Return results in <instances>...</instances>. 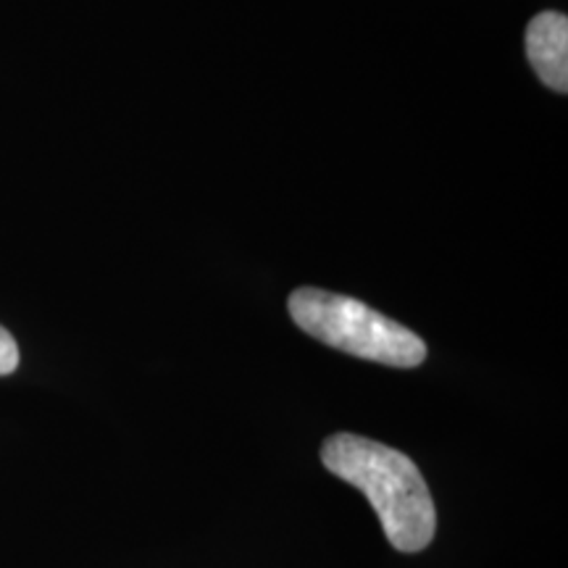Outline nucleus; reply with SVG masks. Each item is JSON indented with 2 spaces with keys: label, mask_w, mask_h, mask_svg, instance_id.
Segmentation results:
<instances>
[{
  "label": "nucleus",
  "mask_w": 568,
  "mask_h": 568,
  "mask_svg": "<svg viewBox=\"0 0 568 568\" xmlns=\"http://www.w3.org/2000/svg\"><path fill=\"white\" fill-rule=\"evenodd\" d=\"M322 464L366 495L395 550L418 552L432 545L437 531L435 500L406 453L343 432L322 445Z\"/></svg>",
  "instance_id": "obj_1"
},
{
  "label": "nucleus",
  "mask_w": 568,
  "mask_h": 568,
  "mask_svg": "<svg viewBox=\"0 0 568 568\" xmlns=\"http://www.w3.org/2000/svg\"><path fill=\"white\" fill-rule=\"evenodd\" d=\"M19 366V345L9 329L0 326V376H9Z\"/></svg>",
  "instance_id": "obj_4"
},
{
  "label": "nucleus",
  "mask_w": 568,
  "mask_h": 568,
  "mask_svg": "<svg viewBox=\"0 0 568 568\" xmlns=\"http://www.w3.org/2000/svg\"><path fill=\"white\" fill-rule=\"evenodd\" d=\"M527 59L548 88L568 92V19L542 11L527 27Z\"/></svg>",
  "instance_id": "obj_3"
},
{
  "label": "nucleus",
  "mask_w": 568,
  "mask_h": 568,
  "mask_svg": "<svg viewBox=\"0 0 568 568\" xmlns=\"http://www.w3.org/2000/svg\"><path fill=\"white\" fill-rule=\"evenodd\" d=\"M287 305L290 316L305 335L335 351L395 368H416L424 364L426 343L416 332L355 297L316 287H297Z\"/></svg>",
  "instance_id": "obj_2"
}]
</instances>
